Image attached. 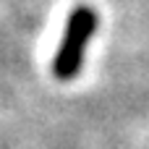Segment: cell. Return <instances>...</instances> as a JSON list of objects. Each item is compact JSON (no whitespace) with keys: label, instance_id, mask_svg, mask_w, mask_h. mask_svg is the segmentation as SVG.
I'll return each mask as SVG.
<instances>
[{"label":"cell","instance_id":"1","mask_svg":"<svg viewBox=\"0 0 149 149\" xmlns=\"http://www.w3.org/2000/svg\"><path fill=\"white\" fill-rule=\"evenodd\" d=\"M97 24H100V18L89 5H79V8L71 10L65 31H63V42H60V47L55 52V60H52L55 79L68 81V79L79 76V71L84 65L86 45H89L92 34L97 31Z\"/></svg>","mask_w":149,"mask_h":149}]
</instances>
